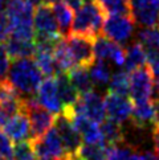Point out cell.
Wrapping results in <instances>:
<instances>
[{
    "label": "cell",
    "mask_w": 159,
    "mask_h": 160,
    "mask_svg": "<svg viewBox=\"0 0 159 160\" xmlns=\"http://www.w3.org/2000/svg\"><path fill=\"white\" fill-rule=\"evenodd\" d=\"M43 74L37 68L35 60L23 58L15 60L9 66L8 79L23 99L35 98L38 86L41 85Z\"/></svg>",
    "instance_id": "1"
},
{
    "label": "cell",
    "mask_w": 159,
    "mask_h": 160,
    "mask_svg": "<svg viewBox=\"0 0 159 160\" xmlns=\"http://www.w3.org/2000/svg\"><path fill=\"white\" fill-rule=\"evenodd\" d=\"M106 15L95 0H89L74 12L70 35L95 40L101 36Z\"/></svg>",
    "instance_id": "2"
},
{
    "label": "cell",
    "mask_w": 159,
    "mask_h": 160,
    "mask_svg": "<svg viewBox=\"0 0 159 160\" xmlns=\"http://www.w3.org/2000/svg\"><path fill=\"white\" fill-rule=\"evenodd\" d=\"M5 15L11 24V36L28 41H35L33 18L35 11L24 0H7Z\"/></svg>",
    "instance_id": "3"
},
{
    "label": "cell",
    "mask_w": 159,
    "mask_h": 160,
    "mask_svg": "<svg viewBox=\"0 0 159 160\" xmlns=\"http://www.w3.org/2000/svg\"><path fill=\"white\" fill-rule=\"evenodd\" d=\"M23 112H25L29 119L32 140L43 138L54 124L56 115L40 106L36 101V97L23 99Z\"/></svg>",
    "instance_id": "4"
},
{
    "label": "cell",
    "mask_w": 159,
    "mask_h": 160,
    "mask_svg": "<svg viewBox=\"0 0 159 160\" xmlns=\"http://www.w3.org/2000/svg\"><path fill=\"white\" fill-rule=\"evenodd\" d=\"M135 32V22L130 16L111 15L107 16L104 22L102 33L106 38L118 45L126 44L133 38Z\"/></svg>",
    "instance_id": "5"
},
{
    "label": "cell",
    "mask_w": 159,
    "mask_h": 160,
    "mask_svg": "<svg viewBox=\"0 0 159 160\" xmlns=\"http://www.w3.org/2000/svg\"><path fill=\"white\" fill-rule=\"evenodd\" d=\"M154 77L149 66H143L130 73V93L134 103L145 101H152L154 95Z\"/></svg>",
    "instance_id": "6"
},
{
    "label": "cell",
    "mask_w": 159,
    "mask_h": 160,
    "mask_svg": "<svg viewBox=\"0 0 159 160\" xmlns=\"http://www.w3.org/2000/svg\"><path fill=\"white\" fill-rule=\"evenodd\" d=\"M65 110L81 114L94 123H102L106 118L105 101L102 98V95L94 90L85 95H80L77 103L73 107L65 108Z\"/></svg>",
    "instance_id": "7"
},
{
    "label": "cell",
    "mask_w": 159,
    "mask_h": 160,
    "mask_svg": "<svg viewBox=\"0 0 159 160\" xmlns=\"http://www.w3.org/2000/svg\"><path fill=\"white\" fill-rule=\"evenodd\" d=\"M35 40H60V31L52 7L47 4L38 5L33 18Z\"/></svg>",
    "instance_id": "8"
},
{
    "label": "cell",
    "mask_w": 159,
    "mask_h": 160,
    "mask_svg": "<svg viewBox=\"0 0 159 160\" xmlns=\"http://www.w3.org/2000/svg\"><path fill=\"white\" fill-rule=\"evenodd\" d=\"M33 147L38 160H64L68 153L54 127H52L43 138L33 140Z\"/></svg>",
    "instance_id": "9"
},
{
    "label": "cell",
    "mask_w": 159,
    "mask_h": 160,
    "mask_svg": "<svg viewBox=\"0 0 159 160\" xmlns=\"http://www.w3.org/2000/svg\"><path fill=\"white\" fill-rule=\"evenodd\" d=\"M130 18L141 28L159 27V0H129Z\"/></svg>",
    "instance_id": "10"
},
{
    "label": "cell",
    "mask_w": 159,
    "mask_h": 160,
    "mask_svg": "<svg viewBox=\"0 0 159 160\" xmlns=\"http://www.w3.org/2000/svg\"><path fill=\"white\" fill-rule=\"evenodd\" d=\"M36 101L37 103L45 110L52 112L53 115H59L64 110L62 102L59 97V90H57V81L56 77L45 78L38 86V90L36 93Z\"/></svg>",
    "instance_id": "11"
},
{
    "label": "cell",
    "mask_w": 159,
    "mask_h": 160,
    "mask_svg": "<svg viewBox=\"0 0 159 160\" xmlns=\"http://www.w3.org/2000/svg\"><path fill=\"white\" fill-rule=\"evenodd\" d=\"M53 127L57 131L68 155H76L78 148L82 146V139L74 128V126L72 124L70 119L64 112H61L59 115H56Z\"/></svg>",
    "instance_id": "12"
},
{
    "label": "cell",
    "mask_w": 159,
    "mask_h": 160,
    "mask_svg": "<svg viewBox=\"0 0 159 160\" xmlns=\"http://www.w3.org/2000/svg\"><path fill=\"white\" fill-rule=\"evenodd\" d=\"M93 52L94 58L98 61H111L118 68H123L125 65V49L104 35L93 40Z\"/></svg>",
    "instance_id": "13"
},
{
    "label": "cell",
    "mask_w": 159,
    "mask_h": 160,
    "mask_svg": "<svg viewBox=\"0 0 159 160\" xmlns=\"http://www.w3.org/2000/svg\"><path fill=\"white\" fill-rule=\"evenodd\" d=\"M66 45L74 60L76 66L89 68L95 61L93 52V41L86 37L70 35L66 37Z\"/></svg>",
    "instance_id": "14"
},
{
    "label": "cell",
    "mask_w": 159,
    "mask_h": 160,
    "mask_svg": "<svg viewBox=\"0 0 159 160\" xmlns=\"http://www.w3.org/2000/svg\"><path fill=\"white\" fill-rule=\"evenodd\" d=\"M104 101H105V110L107 119L122 124L131 118L133 103L127 97L107 93Z\"/></svg>",
    "instance_id": "15"
},
{
    "label": "cell",
    "mask_w": 159,
    "mask_h": 160,
    "mask_svg": "<svg viewBox=\"0 0 159 160\" xmlns=\"http://www.w3.org/2000/svg\"><path fill=\"white\" fill-rule=\"evenodd\" d=\"M130 119H131V124L137 128L145 130L149 128V126L154 127L159 119L158 105L154 101L137 102L133 106V112Z\"/></svg>",
    "instance_id": "16"
},
{
    "label": "cell",
    "mask_w": 159,
    "mask_h": 160,
    "mask_svg": "<svg viewBox=\"0 0 159 160\" xmlns=\"http://www.w3.org/2000/svg\"><path fill=\"white\" fill-rule=\"evenodd\" d=\"M3 132L5 136L15 143H20V142H25L31 136V124H29V119H28L25 112H19L16 115L11 117L8 121H5L3 126Z\"/></svg>",
    "instance_id": "17"
},
{
    "label": "cell",
    "mask_w": 159,
    "mask_h": 160,
    "mask_svg": "<svg viewBox=\"0 0 159 160\" xmlns=\"http://www.w3.org/2000/svg\"><path fill=\"white\" fill-rule=\"evenodd\" d=\"M0 107L9 118L23 111V98L7 79L0 82Z\"/></svg>",
    "instance_id": "18"
},
{
    "label": "cell",
    "mask_w": 159,
    "mask_h": 160,
    "mask_svg": "<svg viewBox=\"0 0 159 160\" xmlns=\"http://www.w3.org/2000/svg\"><path fill=\"white\" fill-rule=\"evenodd\" d=\"M147 65V53L146 49L142 45L135 41L130 44L129 47L125 49V65L123 70L126 73H131L134 70L143 68Z\"/></svg>",
    "instance_id": "19"
},
{
    "label": "cell",
    "mask_w": 159,
    "mask_h": 160,
    "mask_svg": "<svg viewBox=\"0 0 159 160\" xmlns=\"http://www.w3.org/2000/svg\"><path fill=\"white\" fill-rule=\"evenodd\" d=\"M7 53L9 58L23 60V58H31V56H35V41H28V40H21L11 36L7 41L4 42Z\"/></svg>",
    "instance_id": "20"
},
{
    "label": "cell",
    "mask_w": 159,
    "mask_h": 160,
    "mask_svg": "<svg viewBox=\"0 0 159 160\" xmlns=\"http://www.w3.org/2000/svg\"><path fill=\"white\" fill-rule=\"evenodd\" d=\"M54 49H47V48H36L35 50V62L40 69L43 76L47 78L56 77L60 74V69L57 66V62L53 56Z\"/></svg>",
    "instance_id": "21"
},
{
    "label": "cell",
    "mask_w": 159,
    "mask_h": 160,
    "mask_svg": "<svg viewBox=\"0 0 159 160\" xmlns=\"http://www.w3.org/2000/svg\"><path fill=\"white\" fill-rule=\"evenodd\" d=\"M69 81L73 85V88L77 90L80 95H85L93 91V82L89 74V68L85 66H74L73 69L68 72Z\"/></svg>",
    "instance_id": "22"
},
{
    "label": "cell",
    "mask_w": 159,
    "mask_h": 160,
    "mask_svg": "<svg viewBox=\"0 0 159 160\" xmlns=\"http://www.w3.org/2000/svg\"><path fill=\"white\" fill-rule=\"evenodd\" d=\"M56 81H57V90H59V97L62 102V106L65 108L73 107L80 98V94L77 90L73 88V85L69 81L66 73H60L59 76H56ZM62 110V111H64Z\"/></svg>",
    "instance_id": "23"
},
{
    "label": "cell",
    "mask_w": 159,
    "mask_h": 160,
    "mask_svg": "<svg viewBox=\"0 0 159 160\" xmlns=\"http://www.w3.org/2000/svg\"><path fill=\"white\" fill-rule=\"evenodd\" d=\"M52 11L54 13L56 21H57L60 36H64V37L70 36L73 19H74V12H73V9H70L68 7V4L65 2H61V3L52 5Z\"/></svg>",
    "instance_id": "24"
},
{
    "label": "cell",
    "mask_w": 159,
    "mask_h": 160,
    "mask_svg": "<svg viewBox=\"0 0 159 160\" xmlns=\"http://www.w3.org/2000/svg\"><path fill=\"white\" fill-rule=\"evenodd\" d=\"M101 134L106 146H117L125 142V130L119 123H115L110 119H105L100 126Z\"/></svg>",
    "instance_id": "25"
},
{
    "label": "cell",
    "mask_w": 159,
    "mask_h": 160,
    "mask_svg": "<svg viewBox=\"0 0 159 160\" xmlns=\"http://www.w3.org/2000/svg\"><path fill=\"white\" fill-rule=\"evenodd\" d=\"M89 74H90V78H92L93 85H95L97 88H106L109 86L113 72L107 62L95 60L89 66Z\"/></svg>",
    "instance_id": "26"
},
{
    "label": "cell",
    "mask_w": 159,
    "mask_h": 160,
    "mask_svg": "<svg viewBox=\"0 0 159 160\" xmlns=\"http://www.w3.org/2000/svg\"><path fill=\"white\" fill-rule=\"evenodd\" d=\"M53 56H54L56 62H57L60 73H66L76 66L74 60H73V57L69 52V48H68L65 40H60V41L56 44V48L53 50Z\"/></svg>",
    "instance_id": "27"
},
{
    "label": "cell",
    "mask_w": 159,
    "mask_h": 160,
    "mask_svg": "<svg viewBox=\"0 0 159 160\" xmlns=\"http://www.w3.org/2000/svg\"><path fill=\"white\" fill-rule=\"evenodd\" d=\"M109 146L106 144H82L76 153L77 160H107Z\"/></svg>",
    "instance_id": "28"
},
{
    "label": "cell",
    "mask_w": 159,
    "mask_h": 160,
    "mask_svg": "<svg viewBox=\"0 0 159 160\" xmlns=\"http://www.w3.org/2000/svg\"><path fill=\"white\" fill-rule=\"evenodd\" d=\"M141 156L142 152L125 142L109 147V152H107V160H141Z\"/></svg>",
    "instance_id": "29"
},
{
    "label": "cell",
    "mask_w": 159,
    "mask_h": 160,
    "mask_svg": "<svg viewBox=\"0 0 159 160\" xmlns=\"http://www.w3.org/2000/svg\"><path fill=\"white\" fill-rule=\"evenodd\" d=\"M109 93L127 97L130 93V74L125 70H119L113 73L109 82Z\"/></svg>",
    "instance_id": "30"
},
{
    "label": "cell",
    "mask_w": 159,
    "mask_h": 160,
    "mask_svg": "<svg viewBox=\"0 0 159 160\" xmlns=\"http://www.w3.org/2000/svg\"><path fill=\"white\" fill-rule=\"evenodd\" d=\"M138 42L147 52L159 53V27L141 28L138 32Z\"/></svg>",
    "instance_id": "31"
},
{
    "label": "cell",
    "mask_w": 159,
    "mask_h": 160,
    "mask_svg": "<svg viewBox=\"0 0 159 160\" xmlns=\"http://www.w3.org/2000/svg\"><path fill=\"white\" fill-rule=\"evenodd\" d=\"M105 15H125L130 16L129 0H95Z\"/></svg>",
    "instance_id": "32"
},
{
    "label": "cell",
    "mask_w": 159,
    "mask_h": 160,
    "mask_svg": "<svg viewBox=\"0 0 159 160\" xmlns=\"http://www.w3.org/2000/svg\"><path fill=\"white\" fill-rule=\"evenodd\" d=\"M13 159L15 160H38L36 151L31 142H20L13 146Z\"/></svg>",
    "instance_id": "33"
},
{
    "label": "cell",
    "mask_w": 159,
    "mask_h": 160,
    "mask_svg": "<svg viewBox=\"0 0 159 160\" xmlns=\"http://www.w3.org/2000/svg\"><path fill=\"white\" fill-rule=\"evenodd\" d=\"M9 66H11V58L7 53L5 45L0 42V82L5 81V77L8 76Z\"/></svg>",
    "instance_id": "34"
},
{
    "label": "cell",
    "mask_w": 159,
    "mask_h": 160,
    "mask_svg": "<svg viewBox=\"0 0 159 160\" xmlns=\"http://www.w3.org/2000/svg\"><path fill=\"white\" fill-rule=\"evenodd\" d=\"M13 158V144L3 131H0V159Z\"/></svg>",
    "instance_id": "35"
},
{
    "label": "cell",
    "mask_w": 159,
    "mask_h": 160,
    "mask_svg": "<svg viewBox=\"0 0 159 160\" xmlns=\"http://www.w3.org/2000/svg\"><path fill=\"white\" fill-rule=\"evenodd\" d=\"M11 37V24L5 12L0 13V42L4 44Z\"/></svg>",
    "instance_id": "36"
},
{
    "label": "cell",
    "mask_w": 159,
    "mask_h": 160,
    "mask_svg": "<svg viewBox=\"0 0 159 160\" xmlns=\"http://www.w3.org/2000/svg\"><path fill=\"white\" fill-rule=\"evenodd\" d=\"M152 143H154V147L156 148V151H159V121L155 123V126L152 127Z\"/></svg>",
    "instance_id": "37"
},
{
    "label": "cell",
    "mask_w": 159,
    "mask_h": 160,
    "mask_svg": "<svg viewBox=\"0 0 159 160\" xmlns=\"http://www.w3.org/2000/svg\"><path fill=\"white\" fill-rule=\"evenodd\" d=\"M141 160H158V158H156V155H155L154 152H151V151H145V152H142Z\"/></svg>",
    "instance_id": "38"
},
{
    "label": "cell",
    "mask_w": 159,
    "mask_h": 160,
    "mask_svg": "<svg viewBox=\"0 0 159 160\" xmlns=\"http://www.w3.org/2000/svg\"><path fill=\"white\" fill-rule=\"evenodd\" d=\"M24 2H27L29 5H32V7H38V5H41L43 0H24Z\"/></svg>",
    "instance_id": "39"
},
{
    "label": "cell",
    "mask_w": 159,
    "mask_h": 160,
    "mask_svg": "<svg viewBox=\"0 0 159 160\" xmlns=\"http://www.w3.org/2000/svg\"><path fill=\"white\" fill-rule=\"evenodd\" d=\"M5 118H7V117H5V114H4V111H3V108L0 107V127H3V126H4L5 121H7Z\"/></svg>",
    "instance_id": "40"
},
{
    "label": "cell",
    "mask_w": 159,
    "mask_h": 160,
    "mask_svg": "<svg viewBox=\"0 0 159 160\" xmlns=\"http://www.w3.org/2000/svg\"><path fill=\"white\" fill-rule=\"evenodd\" d=\"M43 2H44V4H47V5H49V7H52V5L64 2V0H43Z\"/></svg>",
    "instance_id": "41"
},
{
    "label": "cell",
    "mask_w": 159,
    "mask_h": 160,
    "mask_svg": "<svg viewBox=\"0 0 159 160\" xmlns=\"http://www.w3.org/2000/svg\"><path fill=\"white\" fill-rule=\"evenodd\" d=\"M4 4H5V0H0V13L3 12V7H4Z\"/></svg>",
    "instance_id": "42"
},
{
    "label": "cell",
    "mask_w": 159,
    "mask_h": 160,
    "mask_svg": "<svg viewBox=\"0 0 159 160\" xmlns=\"http://www.w3.org/2000/svg\"><path fill=\"white\" fill-rule=\"evenodd\" d=\"M155 103H156V105H158V111H159V99H158V101H156V102H155ZM158 121H159V119H158Z\"/></svg>",
    "instance_id": "43"
},
{
    "label": "cell",
    "mask_w": 159,
    "mask_h": 160,
    "mask_svg": "<svg viewBox=\"0 0 159 160\" xmlns=\"http://www.w3.org/2000/svg\"><path fill=\"white\" fill-rule=\"evenodd\" d=\"M156 158H158V160H159V151H156Z\"/></svg>",
    "instance_id": "44"
},
{
    "label": "cell",
    "mask_w": 159,
    "mask_h": 160,
    "mask_svg": "<svg viewBox=\"0 0 159 160\" xmlns=\"http://www.w3.org/2000/svg\"><path fill=\"white\" fill-rule=\"evenodd\" d=\"M0 160H12V159H0Z\"/></svg>",
    "instance_id": "45"
}]
</instances>
